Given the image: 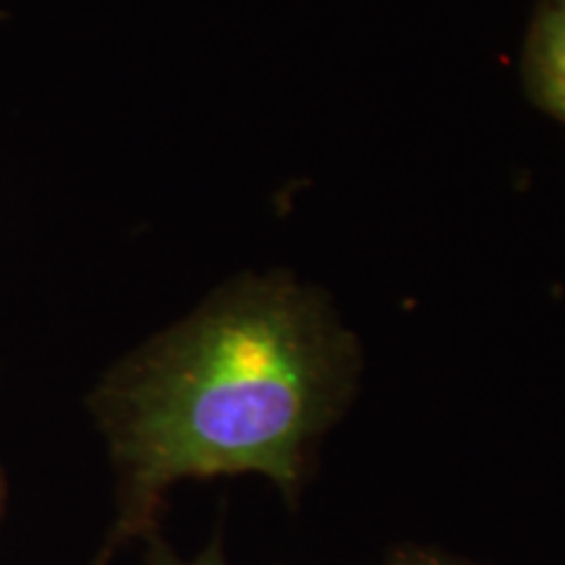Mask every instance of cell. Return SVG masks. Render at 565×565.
<instances>
[{"label": "cell", "mask_w": 565, "mask_h": 565, "mask_svg": "<svg viewBox=\"0 0 565 565\" xmlns=\"http://www.w3.org/2000/svg\"><path fill=\"white\" fill-rule=\"evenodd\" d=\"M362 370L333 301L282 270L228 282L139 345L89 398L118 479L116 519L89 565H113L158 526L189 479L257 475L299 503Z\"/></svg>", "instance_id": "obj_1"}, {"label": "cell", "mask_w": 565, "mask_h": 565, "mask_svg": "<svg viewBox=\"0 0 565 565\" xmlns=\"http://www.w3.org/2000/svg\"><path fill=\"white\" fill-rule=\"evenodd\" d=\"M529 97L565 124V0H536L524 45Z\"/></svg>", "instance_id": "obj_2"}, {"label": "cell", "mask_w": 565, "mask_h": 565, "mask_svg": "<svg viewBox=\"0 0 565 565\" xmlns=\"http://www.w3.org/2000/svg\"><path fill=\"white\" fill-rule=\"evenodd\" d=\"M141 542H145V565H228L221 536H215L196 557H181L175 553L171 542L160 534V526L150 529L141 536Z\"/></svg>", "instance_id": "obj_3"}, {"label": "cell", "mask_w": 565, "mask_h": 565, "mask_svg": "<svg viewBox=\"0 0 565 565\" xmlns=\"http://www.w3.org/2000/svg\"><path fill=\"white\" fill-rule=\"evenodd\" d=\"M385 565H479L475 561H466V557L443 553L435 547H419V545H404L393 550Z\"/></svg>", "instance_id": "obj_4"}, {"label": "cell", "mask_w": 565, "mask_h": 565, "mask_svg": "<svg viewBox=\"0 0 565 565\" xmlns=\"http://www.w3.org/2000/svg\"><path fill=\"white\" fill-rule=\"evenodd\" d=\"M6 498H9V490H6V477L0 471V524H3V513H6Z\"/></svg>", "instance_id": "obj_5"}]
</instances>
